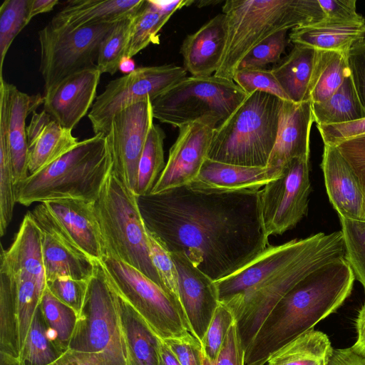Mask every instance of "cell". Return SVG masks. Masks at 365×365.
I'll return each mask as SVG.
<instances>
[{
    "mask_svg": "<svg viewBox=\"0 0 365 365\" xmlns=\"http://www.w3.org/2000/svg\"><path fill=\"white\" fill-rule=\"evenodd\" d=\"M30 0H5L0 6V75L7 51L15 37L30 22Z\"/></svg>",
    "mask_w": 365,
    "mask_h": 365,
    "instance_id": "obj_41",
    "label": "cell"
},
{
    "mask_svg": "<svg viewBox=\"0 0 365 365\" xmlns=\"http://www.w3.org/2000/svg\"><path fill=\"white\" fill-rule=\"evenodd\" d=\"M39 307L47 327L55 333L61 349L67 351L78 323V314L57 299L46 287Z\"/></svg>",
    "mask_w": 365,
    "mask_h": 365,
    "instance_id": "obj_38",
    "label": "cell"
},
{
    "mask_svg": "<svg viewBox=\"0 0 365 365\" xmlns=\"http://www.w3.org/2000/svg\"><path fill=\"white\" fill-rule=\"evenodd\" d=\"M349 75L348 53L318 50L309 85L311 102L328 99Z\"/></svg>",
    "mask_w": 365,
    "mask_h": 365,
    "instance_id": "obj_34",
    "label": "cell"
},
{
    "mask_svg": "<svg viewBox=\"0 0 365 365\" xmlns=\"http://www.w3.org/2000/svg\"><path fill=\"white\" fill-rule=\"evenodd\" d=\"M232 80L247 96L255 91H262L274 95L284 101H290L272 70L238 69Z\"/></svg>",
    "mask_w": 365,
    "mask_h": 365,
    "instance_id": "obj_46",
    "label": "cell"
},
{
    "mask_svg": "<svg viewBox=\"0 0 365 365\" xmlns=\"http://www.w3.org/2000/svg\"><path fill=\"white\" fill-rule=\"evenodd\" d=\"M9 275L13 284V306L19 363L45 288L29 274L21 273Z\"/></svg>",
    "mask_w": 365,
    "mask_h": 365,
    "instance_id": "obj_32",
    "label": "cell"
},
{
    "mask_svg": "<svg viewBox=\"0 0 365 365\" xmlns=\"http://www.w3.org/2000/svg\"><path fill=\"white\" fill-rule=\"evenodd\" d=\"M101 74L95 65L65 78L44 93L43 110L72 130L92 108Z\"/></svg>",
    "mask_w": 365,
    "mask_h": 365,
    "instance_id": "obj_18",
    "label": "cell"
},
{
    "mask_svg": "<svg viewBox=\"0 0 365 365\" xmlns=\"http://www.w3.org/2000/svg\"><path fill=\"white\" fill-rule=\"evenodd\" d=\"M43 103L41 94L29 95L0 75V106L4 108L15 185L29 175V147L26 120Z\"/></svg>",
    "mask_w": 365,
    "mask_h": 365,
    "instance_id": "obj_20",
    "label": "cell"
},
{
    "mask_svg": "<svg viewBox=\"0 0 365 365\" xmlns=\"http://www.w3.org/2000/svg\"><path fill=\"white\" fill-rule=\"evenodd\" d=\"M283 100L255 91L213 130L207 158L237 165L265 168L274 148Z\"/></svg>",
    "mask_w": 365,
    "mask_h": 365,
    "instance_id": "obj_5",
    "label": "cell"
},
{
    "mask_svg": "<svg viewBox=\"0 0 365 365\" xmlns=\"http://www.w3.org/2000/svg\"><path fill=\"white\" fill-rule=\"evenodd\" d=\"M58 3V0H30L29 10V21L38 14L52 11Z\"/></svg>",
    "mask_w": 365,
    "mask_h": 365,
    "instance_id": "obj_57",
    "label": "cell"
},
{
    "mask_svg": "<svg viewBox=\"0 0 365 365\" xmlns=\"http://www.w3.org/2000/svg\"><path fill=\"white\" fill-rule=\"evenodd\" d=\"M29 174L43 169L75 147L79 141L44 110L32 113L26 127Z\"/></svg>",
    "mask_w": 365,
    "mask_h": 365,
    "instance_id": "obj_24",
    "label": "cell"
},
{
    "mask_svg": "<svg viewBox=\"0 0 365 365\" xmlns=\"http://www.w3.org/2000/svg\"><path fill=\"white\" fill-rule=\"evenodd\" d=\"M235 321L230 309L220 302L200 341L202 355L207 360L214 362L217 359L228 330Z\"/></svg>",
    "mask_w": 365,
    "mask_h": 365,
    "instance_id": "obj_44",
    "label": "cell"
},
{
    "mask_svg": "<svg viewBox=\"0 0 365 365\" xmlns=\"http://www.w3.org/2000/svg\"><path fill=\"white\" fill-rule=\"evenodd\" d=\"M317 52L318 49L313 47L294 44L284 61L272 69L291 101L302 103L310 101L309 85Z\"/></svg>",
    "mask_w": 365,
    "mask_h": 365,
    "instance_id": "obj_30",
    "label": "cell"
},
{
    "mask_svg": "<svg viewBox=\"0 0 365 365\" xmlns=\"http://www.w3.org/2000/svg\"><path fill=\"white\" fill-rule=\"evenodd\" d=\"M101 261L118 294L160 339L182 338L190 333L180 304L162 287L115 256L107 255Z\"/></svg>",
    "mask_w": 365,
    "mask_h": 365,
    "instance_id": "obj_10",
    "label": "cell"
},
{
    "mask_svg": "<svg viewBox=\"0 0 365 365\" xmlns=\"http://www.w3.org/2000/svg\"><path fill=\"white\" fill-rule=\"evenodd\" d=\"M160 356L162 365H180L163 339L160 341Z\"/></svg>",
    "mask_w": 365,
    "mask_h": 365,
    "instance_id": "obj_58",
    "label": "cell"
},
{
    "mask_svg": "<svg viewBox=\"0 0 365 365\" xmlns=\"http://www.w3.org/2000/svg\"><path fill=\"white\" fill-rule=\"evenodd\" d=\"M88 280H78L68 277H61L46 281V287L57 299L72 308L79 317L86 297Z\"/></svg>",
    "mask_w": 365,
    "mask_h": 365,
    "instance_id": "obj_47",
    "label": "cell"
},
{
    "mask_svg": "<svg viewBox=\"0 0 365 365\" xmlns=\"http://www.w3.org/2000/svg\"><path fill=\"white\" fill-rule=\"evenodd\" d=\"M178 279V293L190 332L202 341L220 304L215 281L181 252L170 253Z\"/></svg>",
    "mask_w": 365,
    "mask_h": 365,
    "instance_id": "obj_16",
    "label": "cell"
},
{
    "mask_svg": "<svg viewBox=\"0 0 365 365\" xmlns=\"http://www.w3.org/2000/svg\"><path fill=\"white\" fill-rule=\"evenodd\" d=\"M340 231L269 246L235 273L215 282L220 302L234 314L244 348L280 299L317 269L344 258Z\"/></svg>",
    "mask_w": 365,
    "mask_h": 365,
    "instance_id": "obj_2",
    "label": "cell"
},
{
    "mask_svg": "<svg viewBox=\"0 0 365 365\" xmlns=\"http://www.w3.org/2000/svg\"><path fill=\"white\" fill-rule=\"evenodd\" d=\"M247 96L233 80L215 75L187 76L151 101L153 115L178 128L196 123L215 130Z\"/></svg>",
    "mask_w": 365,
    "mask_h": 365,
    "instance_id": "obj_9",
    "label": "cell"
},
{
    "mask_svg": "<svg viewBox=\"0 0 365 365\" xmlns=\"http://www.w3.org/2000/svg\"><path fill=\"white\" fill-rule=\"evenodd\" d=\"M186 77L183 66L166 64L139 67L110 81L88 114L94 134L106 135L118 111L145 98L153 101Z\"/></svg>",
    "mask_w": 365,
    "mask_h": 365,
    "instance_id": "obj_12",
    "label": "cell"
},
{
    "mask_svg": "<svg viewBox=\"0 0 365 365\" xmlns=\"http://www.w3.org/2000/svg\"><path fill=\"white\" fill-rule=\"evenodd\" d=\"M111 168L106 135H94L17 183L16 202L29 206L36 202L66 198L95 201Z\"/></svg>",
    "mask_w": 365,
    "mask_h": 365,
    "instance_id": "obj_4",
    "label": "cell"
},
{
    "mask_svg": "<svg viewBox=\"0 0 365 365\" xmlns=\"http://www.w3.org/2000/svg\"><path fill=\"white\" fill-rule=\"evenodd\" d=\"M118 300L128 352L129 364L162 365L161 339L119 294Z\"/></svg>",
    "mask_w": 365,
    "mask_h": 365,
    "instance_id": "obj_29",
    "label": "cell"
},
{
    "mask_svg": "<svg viewBox=\"0 0 365 365\" xmlns=\"http://www.w3.org/2000/svg\"><path fill=\"white\" fill-rule=\"evenodd\" d=\"M310 192L309 158L292 160L259 190L261 218L267 237L283 234L306 216Z\"/></svg>",
    "mask_w": 365,
    "mask_h": 365,
    "instance_id": "obj_13",
    "label": "cell"
},
{
    "mask_svg": "<svg viewBox=\"0 0 365 365\" xmlns=\"http://www.w3.org/2000/svg\"><path fill=\"white\" fill-rule=\"evenodd\" d=\"M0 272L29 274L46 288L41 232L29 212L9 249L6 250L1 246Z\"/></svg>",
    "mask_w": 365,
    "mask_h": 365,
    "instance_id": "obj_26",
    "label": "cell"
},
{
    "mask_svg": "<svg viewBox=\"0 0 365 365\" xmlns=\"http://www.w3.org/2000/svg\"><path fill=\"white\" fill-rule=\"evenodd\" d=\"M355 277L344 258L309 274L274 306L245 351V365L269 356L334 312L350 295Z\"/></svg>",
    "mask_w": 365,
    "mask_h": 365,
    "instance_id": "obj_3",
    "label": "cell"
},
{
    "mask_svg": "<svg viewBox=\"0 0 365 365\" xmlns=\"http://www.w3.org/2000/svg\"><path fill=\"white\" fill-rule=\"evenodd\" d=\"M163 129L155 124L151 125L139 160L135 195L150 193L165 166L164 139Z\"/></svg>",
    "mask_w": 365,
    "mask_h": 365,
    "instance_id": "obj_35",
    "label": "cell"
},
{
    "mask_svg": "<svg viewBox=\"0 0 365 365\" xmlns=\"http://www.w3.org/2000/svg\"><path fill=\"white\" fill-rule=\"evenodd\" d=\"M320 166L329 200L339 217L365 220V199L362 191L335 146L324 145Z\"/></svg>",
    "mask_w": 365,
    "mask_h": 365,
    "instance_id": "obj_22",
    "label": "cell"
},
{
    "mask_svg": "<svg viewBox=\"0 0 365 365\" xmlns=\"http://www.w3.org/2000/svg\"><path fill=\"white\" fill-rule=\"evenodd\" d=\"M136 69L134 60L128 56H125L120 61L118 70L124 73L128 74Z\"/></svg>",
    "mask_w": 365,
    "mask_h": 365,
    "instance_id": "obj_59",
    "label": "cell"
},
{
    "mask_svg": "<svg viewBox=\"0 0 365 365\" xmlns=\"http://www.w3.org/2000/svg\"><path fill=\"white\" fill-rule=\"evenodd\" d=\"M133 17L116 23L102 41L96 61V66L102 74L112 76L118 70L120 60L126 55Z\"/></svg>",
    "mask_w": 365,
    "mask_h": 365,
    "instance_id": "obj_40",
    "label": "cell"
},
{
    "mask_svg": "<svg viewBox=\"0 0 365 365\" xmlns=\"http://www.w3.org/2000/svg\"><path fill=\"white\" fill-rule=\"evenodd\" d=\"M363 41H364V43H365V36H364V38H363Z\"/></svg>",
    "mask_w": 365,
    "mask_h": 365,
    "instance_id": "obj_60",
    "label": "cell"
},
{
    "mask_svg": "<svg viewBox=\"0 0 365 365\" xmlns=\"http://www.w3.org/2000/svg\"><path fill=\"white\" fill-rule=\"evenodd\" d=\"M40 307L36 312L27 339L16 365H48L63 353L47 336Z\"/></svg>",
    "mask_w": 365,
    "mask_h": 365,
    "instance_id": "obj_39",
    "label": "cell"
},
{
    "mask_svg": "<svg viewBox=\"0 0 365 365\" xmlns=\"http://www.w3.org/2000/svg\"><path fill=\"white\" fill-rule=\"evenodd\" d=\"M222 9L227 38L214 75L230 80L244 57L266 38L311 24L308 0H227Z\"/></svg>",
    "mask_w": 365,
    "mask_h": 365,
    "instance_id": "obj_6",
    "label": "cell"
},
{
    "mask_svg": "<svg viewBox=\"0 0 365 365\" xmlns=\"http://www.w3.org/2000/svg\"><path fill=\"white\" fill-rule=\"evenodd\" d=\"M324 145H334L347 138L365 134V118L356 121L317 125Z\"/></svg>",
    "mask_w": 365,
    "mask_h": 365,
    "instance_id": "obj_52",
    "label": "cell"
},
{
    "mask_svg": "<svg viewBox=\"0 0 365 365\" xmlns=\"http://www.w3.org/2000/svg\"><path fill=\"white\" fill-rule=\"evenodd\" d=\"M94 207L107 255L135 267L165 290L150 258L147 230L137 195L112 170L94 201Z\"/></svg>",
    "mask_w": 365,
    "mask_h": 365,
    "instance_id": "obj_7",
    "label": "cell"
},
{
    "mask_svg": "<svg viewBox=\"0 0 365 365\" xmlns=\"http://www.w3.org/2000/svg\"><path fill=\"white\" fill-rule=\"evenodd\" d=\"M163 341L180 365H202L201 343L191 333L182 338Z\"/></svg>",
    "mask_w": 365,
    "mask_h": 365,
    "instance_id": "obj_51",
    "label": "cell"
},
{
    "mask_svg": "<svg viewBox=\"0 0 365 365\" xmlns=\"http://www.w3.org/2000/svg\"><path fill=\"white\" fill-rule=\"evenodd\" d=\"M312 107L317 125L345 123L365 118V108L359 100L351 75L331 97L321 103H312Z\"/></svg>",
    "mask_w": 365,
    "mask_h": 365,
    "instance_id": "obj_33",
    "label": "cell"
},
{
    "mask_svg": "<svg viewBox=\"0 0 365 365\" xmlns=\"http://www.w3.org/2000/svg\"><path fill=\"white\" fill-rule=\"evenodd\" d=\"M29 212L41 232L46 281L61 277L88 280L94 260L74 245L43 203Z\"/></svg>",
    "mask_w": 365,
    "mask_h": 365,
    "instance_id": "obj_15",
    "label": "cell"
},
{
    "mask_svg": "<svg viewBox=\"0 0 365 365\" xmlns=\"http://www.w3.org/2000/svg\"><path fill=\"white\" fill-rule=\"evenodd\" d=\"M357 339L351 347L356 353L365 356V302L360 309L356 319Z\"/></svg>",
    "mask_w": 365,
    "mask_h": 365,
    "instance_id": "obj_56",
    "label": "cell"
},
{
    "mask_svg": "<svg viewBox=\"0 0 365 365\" xmlns=\"http://www.w3.org/2000/svg\"><path fill=\"white\" fill-rule=\"evenodd\" d=\"M314 117L312 102L284 101L277 140L265 167L272 180L292 160L309 158V136Z\"/></svg>",
    "mask_w": 365,
    "mask_h": 365,
    "instance_id": "obj_19",
    "label": "cell"
},
{
    "mask_svg": "<svg viewBox=\"0 0 365 365\" xmlns=\"http://www.w3.org/2000/svg\"><path fill=\"white\" fill-rule=\"evenodd\" d=\"M334 146L354 175L365 199V134L341 140Z\"/></svg>",
    "mask_w": 365,
    "mask_h": 365,
    "instance_id": "obj_48",
    "label": "cell"
},
{
    "mask_svg": "<svg viewBox=\"0 0 365 365\" xmlns=\"http://www.w3.org/2000/svg\"><path fill=\"white\" fill-rule=\"evenodd\" d=\"M345 255L355 279L365 289V220H352L339 217Z\"/></svg>",
    "mask_w": 365,
    "mask_h": 365,
    "instance_id": "obj_42",
    "label": "cell"
},
{
    "mask_svg": "<svg viewBox=\"0 0 365 365\" xmlns=\"http://www.w3.org/2000/svg\"><path fill=\"white\" fill-rule=\"evenodd\" d=\"M202 365H245V349L236 320L228 330L217 359L210 362L203 356Z\"/></svg>",
    "mask_w": 365,
    "mask_h": 365,
    "instance_id": "obj_49",
    "label": "cell"
},
{
    "mask_svg": "<svg viewBox=\"0 0 365 365\" xmlns=\"http://www.w3.org/2000/svg\"><path fill=\"white\" fill-rule=\"evenodd\" d=\"M16 202L15 183L11 162L7 122L4 108L0 107V235L11 221Z\"/></svg>",
    "mask_w": 365,
    "mask_h": 365,
    "instance_id": "obj_37",
    "label": "cell"
},
{
    "mask_svg": "<svg viewBox=\"0 0 365 365\" xmlns=\"http://www.w3.org/2000/svg\"><path fill=\"white\" fill-rule=\"evenodd\" d=\"M170 18L158 9L153 0H145L133 17L125 56L132 58L149 44H158V33Z\"/></svg>",
    "mask_w": 365,
    "mask_h": 365,
    "instance_id": "obj_36",
    "label": "cell"
},
{
    "mask_svg": "<svg viewBox=\"0 0 365 365\" xmlns=\"http://www.w3.org/2000/svg\"><path fill=\"white\" fill-rule=\"evenodd\" d=\"M327 365H365V356L356 353L351 347L334 349Z\"/></svg>",
    "mask_w": 365,
    "mask_h": 365,
    "instance_id": "obj_55",
    "label": "cell"
},
{
    "mask_svg": "<svg viewBox=\"0 0 365 365\" xmlns=\"http://www.w3.org/2000/svg\"><path fill=\"white\" fill-rule=\"evenodd\" d=\"M272 179L265 168L229 164L206 158L195 179L187 185L207 192H240L261 190Z\"/></svg>",
    "mask_w": 365,
    "mask_h": 365,
    "instance_id": "obj_27",
    "label": "cell"
},
{
    "mask_svg": "<svg viewBox=\"0 0 365 365\" xmlns=\"http://www.w3.org/2000/svg\"><path fill=\"white\" fill-rule=\"evenodd\" d=\"M226 38V20L222 13L185 38L180 49L183 68L192 76L214 75L220 66Z\"/></svg>",
    "mask_w": 365,
    "mask_h": 365,
    "instance_id": "obj_23",
    "label": "cell"
},
{
    "mask_svg": "<svg viewBox=\"0 0 365 365\" xmlns=\"http://www.w3.org/2000/svg\"><path fill=\"white\" fill-rule=\"evenodd\" d=\"M365 36L364 23L322 22L292 29L289 38L318 50L349 53L352 46Z\"/></svg>",
    "mask_w": 365,
    "mask_h": 365,
    "instance_id": "obj_28",
    "label": "cell"
},
{
    "mask_svg": "<svg viewBox=\"0 0 365 365\" xmlns=\"http://www.w3.org/2000/svg\"><path fill=\"white\" fill-rule=\"evenodd\" d=\"M118 23V22H117ZM116 24L56 29L48 24L38 31L39 71L44 93L65 78L96 64L100 46Z\"/></svg>",
    "mask_w": 365,
    "mask_h": 365,
    "instance_id": "obj_11",
    "label": "cell"
},
{
    "mask_svg": "<svg viewBox=\"0 0 365 365\" xmlns=\"http://www.w3.org/2000/svg\"><path fill=\"white\" fill-rule=\"evenodd\" d=\"M74 245L93 260L107 255L94 201L58 199L42 202Z\"/></svg>",
    "mask_w": 365,
    "mask_h": 365,
    "instance_id": "obj_21",
    "label": "cell"
},
{
    "mask_svg": "<svg viewBox=\"0 0 365 365\" xmlns=\"http://www.w3.org/2000/svg\"><path fill=\"white\" fill-rule=\"evenodd\" d=\"M1 365H16L1 363ZM48 365H104L99 359L86 353L68 349Z\"/></svg>",
    "mask_w": 365,
    "mask_h": 365,
    "instance_id": "obj_54",
    "label": "cell"
},
{
    "mask_svg": "<svg viewBox=\"0 0 365 365\" xmlns=\"http://www.w3.org/2000/svg\"><path fill=\"white\" fill-rule=\"evenodd\" d=\"M212 133L211 128L196 123L180 127L165 166L150 192H161L192 182L207 158Z\"/></svg>",
    "mask_w": 365,
    "mask_h": 365,
    "instance_id": "obj_17",
    "label": "cell"
},
{
    "mask_svg": "<svg viewBox=\"0 0 365 365\" xmlns=\"http://www.w3.org/2000/svg\"><path fill=\"white\" fill-rule=\"evenodd\" d=\"M319 1L324 21L334 23H364V18L356 11V0Z\"/></svg>",
    "mask_w": 365,
    "mask_h": 365,
    "instance_id": "obj_50",
    "label": "cell"
},
{
    "mask_svg": "<svg viewBox=\"0 0 365 365\" xmlns=\"http://www.w3.org/2000/svg\"><path fill=\"white\" fill-rule=\"evenodd\" d=\"M333 350L327 334L313 329L274 351L265 365H327Z\"/></svg>",
    "mask_w": 365,
    "mask_h": 365,
    "instance_id": "obj_31",
    "label": "cell"
},
{
    "mask_svg": "<svg viewBox=\"0 0 365 365\" xmlns=\"http://www.w3.org/2000/svg\"><path fill=\"white\" fill-rule=\"evenodd\" d=\"M153 119L151 101L145 98L118 111L106 135L111 170L135 194L139 160Z\"/></svg>",
    "mask_w": 365,
    "mask_h": 365,
    "instance_id": "obj_14",
    "label": "cell"
},
{
    "mask_svg": "<svg viewBox=\"0 0 365 365\" xmlns=\"http://www.w3.org/2000/svg\"><path fill=\"white\" fill-rule=\"evenodd\" d=\"M145 0H71L57 12L48 24L56 29L117 22L134 16Z\"/></svg>",
    "mask_w": 365,
    "mask_h": 365,
    "instance_id": "obj_25",
    "label": "cell"
},
{
    "mask_svg": "<svg viewBox=\"0 0 365 365\" xmlns=\"http://www.w3.org/2000/svg\"><path fill=\"white\" fill-rule=\"evenodd\" d=\"M68 349L93 355L104 365H130L118 294L101 260L94 269Z\"/></svg>",
    "mask_w": 365,
    "mask_h": 365,
    "instance_id": "obj_8",
    "label": "cell"
},
{
    "mask_svg": "<svg viewBox=\"0 0 365 365\" xmlns=\"http://www.w3.org/2000/svg\"><path fill=\"white\" fill-rule=\"evenodd\" d=\"M259 190L207 192L184 185L137 200L147 230L170 253L185 255L216 282L269 246Z\"/></svg>",
    "mask_w": 365,
    "mask_h": 365,
    "instance_id": "obj_1",
    "label": "cell"
},
{
    "mask_svg": "<svg viewBox=\"0 0 365 365\" xmlns=\"http://www.w3.org/2000/svg\"><path fill=\"white\" fill-rule=\"evenodd\" d=\"M287 31L281 30L259 43L244 57L238 69H264L268 64L277 62L287 44Z\"/></svg>",
    "mask_w": 365,
    "mask_h": 365,
    "instance_id": "obj_43",
    "label": "cell"
},
{
    "mask_svg": "<svg viewBox=\"0 0 365 365\" xmlns=\"http://www.w3.org/2000/svg\"><path fill=\"white\" fill-rule=\"evenodd\" d=\"M147 233L150 258L163 287L180 304L178 272L170 252L149 231Z\"/></svg>",
    "mask_w": 365,
    "mask_h": 365,
    "instance_id": "obj_45",
    "label": "cell"
},
{
    "mask_svg": "<svg viewBox=\"0 0 365 365\" xmlns=\"http://www.w3.org/2000/svg\"><path fill=\"white\" fill-rule=\"evenodd\" d=\"M348 62L354 87L365 108V43L363 39L354 43L349 50Z\"/></svg>",
    "mask_w": 365,
    "mask_h": 365,
    "instance_id": "obj_53",
    "label": "cell"
}]
</instances>
